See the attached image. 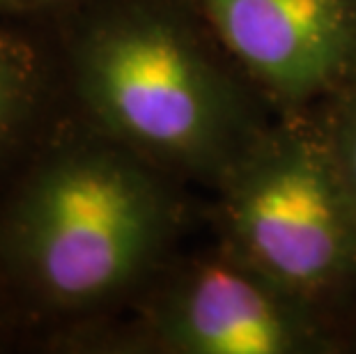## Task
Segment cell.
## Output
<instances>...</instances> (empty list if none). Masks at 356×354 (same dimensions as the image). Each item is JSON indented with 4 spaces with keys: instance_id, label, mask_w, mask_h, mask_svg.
<instances>
[{
    "instance_id": "obj_1",
    "label": "cell",
    "mask_w": 356,
    "mask_h": 354,
    "mask_svg": "<svg viewBox=\"0 0 356 354\" xmlns=\"http://www.w3.org/2000/svg\"><path fill=\"white\" fill-rule=\"evenodd\" d=\"M193 221L191 186L67 111L0 179V272L30 350L129 311Z\"/></svg>"
},
{
    "instance_id": "obj_2",
    "label": "cell",
    "mask_w": 356,
    "mask_h": 354,
    "mask_svg": "<svg viewBox=\"0 0 356 354\" xmlns=\"http://www.w3.org/2000/svg\"><path fill=\"white\" fill-rule=\"evenodd\" d=\"M49 24L72 108L191 189L276 118L191 0H86Z\"/></svg>"
},
{
    "instance_id": "obj_3",
    "label": "cell",
    "mask_w": 356,
    "mask_h": 354,
    "mask_svg": "<svg viewBox=\"0 0 356 354\" xmlns=\"http://www.w3.org/2000/svg\"><path fill=\"white\" fill-rule=\"evenodd\" d=\"M211 193L214 239L350 331L356 322V200L317 113L276 115Z\"/></svg>"
},
{
    "instance_id": "obj_4",
    "label": "cell",
    "mask_w": 356,
    "mask_h": 354,
    "mask_svg": "<svg viewBox=\"0 0 356 354\" xmlns=\"http://www.w3.org/2000/svg\"><path fill=\"white\" fill-rule=\"evenodd\" d=\"M56 354H350V331L211 237L181 248L129 311L49 338Z\"/></svg>"
},
{
    "instance_id": "obj_5",
    "label": "cell",
    "mask_w": 356,
    "mask_h": 354,
    "mask_svg": "<svg viewBox=\"0 0 356 354\" xmlns=\"http://www.w3.org/2000/svg\"><path fill=\"white\" fill-rule=\"evenodd\" d=\"M276 115L356 83V0H191Z\"/></svg>"
},
{
    "instance_id": "obj_6",
    "label": "cell",
    "mask_w": 356,
    "mask_h": 354,
    "mask_svg": "<svg viewBox=\"0 0 356 354\" xmlns=\"http://www.w3.org/2000/svg\"><path fill=\"white\" fill-rule=\"evenodd\" d=\"M70 108L51 24L0 19V179Z\"/></svg>"
},
{
    "instance_id": "obj_7",
    "label": "cell",
    "mask_w": 356,
    "mask_h": 354,
    "mask_svg": "<svg viewBox=\"0 0 356 354\" xmlns=\"http://www.w3.org/2000/svg\"><path fill=\"white\" fill-rule=\"evenodd\" d=\"M340 175L356 200V83L315 111Z\"/></svg>"
},
{
    "instance_id": "obj_8",
    "label": "cell",
    "mask_w": 356,
    "mask_h": 354,
    "mask_svg": "<svg viewBox=\"0 0 356 354\" xmlns=\"http://www.w3.org/2000/svg\"><path fill=\"white\" fill-rule=\"evenodd\" d=\"M30 350V331L0 272V352Z\"/></svg>"
},
{
    "instance_id": "obj_9",
    "label": "cell",
    "mask_w": 356,
    "mask_h": 354,
    "mask_svg": "<svg viewBox=\"0 0 356 354\" xmlns=\"http://www.w3.org/2000/svg\"><path fill=\"white\" fill-rule=\"evenodd\" d=\"M86 0H0V19H19L49 24Z\"/></svg>"
},
{
    "instance_id": "obj_10",
    "label": "cell",
    "mask_w": 356,
    "mask_h": 354,
    "mask_svg": "<svg viewBox=\"0 0 356 354\" xmlns=\"http://www.w3.org/2000/svg\"><path fill=\"white\" fill-rule=\"evenodd\" d=\"M352 354H356V322H354V329H352Z\"/></svg>"
}]
</instances>
